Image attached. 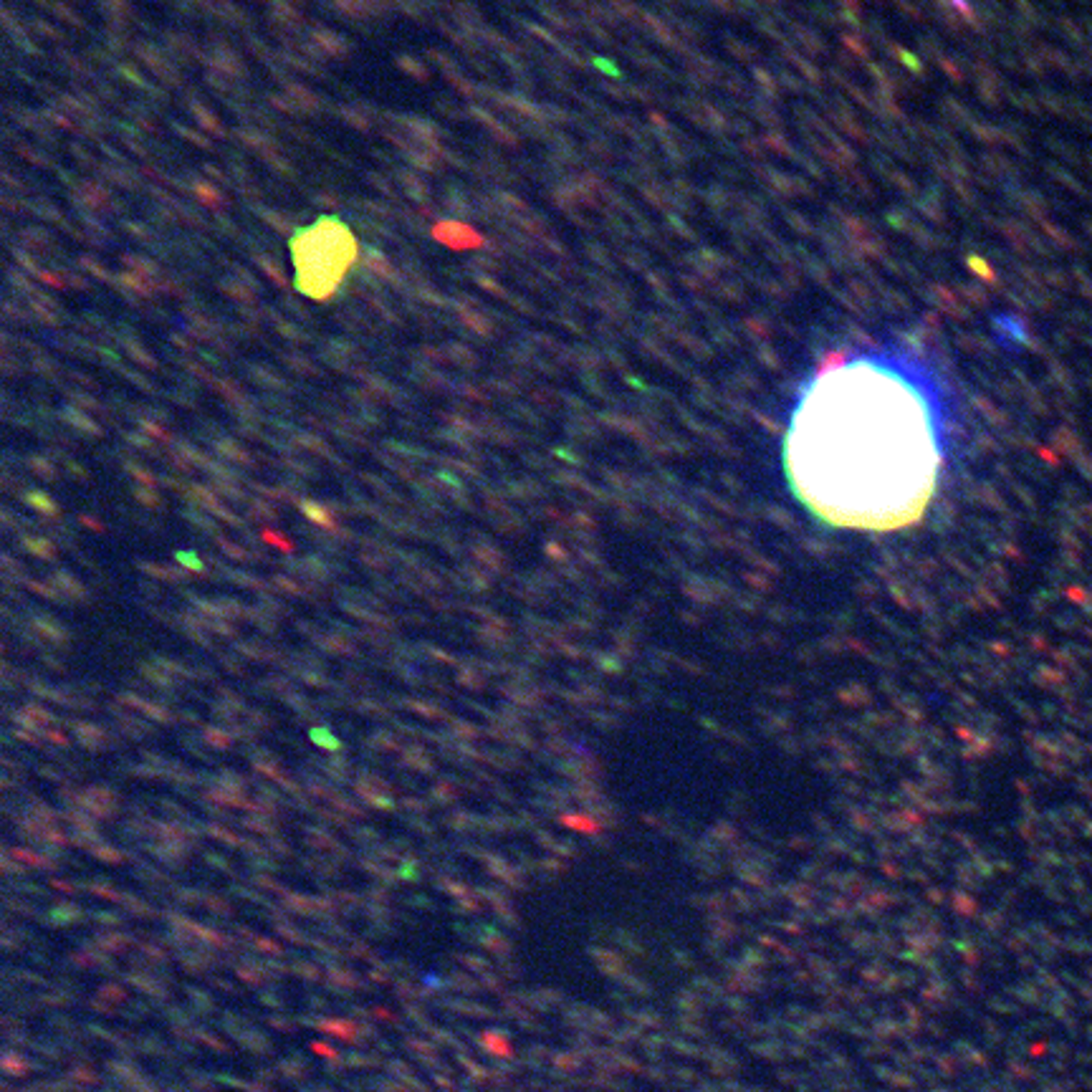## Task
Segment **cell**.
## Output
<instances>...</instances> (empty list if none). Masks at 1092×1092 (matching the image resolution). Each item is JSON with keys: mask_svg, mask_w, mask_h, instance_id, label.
Segmentation results:
<instances>
[{"mask_svg": "<svg viewBox=\"0 0 1092 1092\" xmlns=\"http://www.w3.org/2000/svg\"><path fill=\"white\" fill-rule=\"evenodd\" d=\"M946 395L905 349H868L804 384L784 435L789 485L819 521L897 531L926 514L946 456Z\"/></svg>", "mask_w": 1092, "mask_h": 1092, "instance_id": "6da1fadb", "label": "cell"}, {"mask_svg": "<svg viewBox=\"0 0 1092 1092\" xmlns=\"http://www.w3.org/2000/svg\"><path fill=\"white\" fill-rule=\"evenodd\" d=\"M297 289L314 301L332 299L360 256V243L337 217H319L291 240Z\"/></svg>", "mask_w": 1092, "mask_h": 1092, "instance_id": "7a4b0ae2", "label": "cell"}, {"mask_svg": "<svg viewBox=\"0 0 1092 1092\" xmlns=\"http://www.w3.org/2000/svg\"><path fill=\"white\" fill-rule=\"evenodd\" d=\"M433 238L450 251H470L484 243V238L461 220H438L433 225Z\"/></svg>", "mask_w": 1092, "mask_h": 1092, "instance_id": "3957f363", "label": "cell"}]
</instances>
